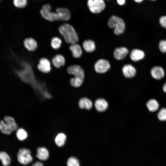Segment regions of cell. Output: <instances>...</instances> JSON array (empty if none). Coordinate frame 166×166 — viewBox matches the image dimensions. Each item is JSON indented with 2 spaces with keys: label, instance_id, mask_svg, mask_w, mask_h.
I'll return each instance as SVG.
<instances>
[{
  "label": "cell",
  "instance_id": "8",
  "mask_svg": "<svg viewBox=\"0 0 166 166\" xmlns=\"http://www.w3.org/2000/svg\"><path fill=\"white\" fill-rule=\"evenodd\" d=\"M37 67L38 69L41 72L45 73H48L51 70L50 62L46 58H42L39 61Z\"/></svg>",
  "mask_w": 166,
  "mask_h": 166
},
{
  "label": "cell",
  "instance_id": "2",
  "mask_svg": "<svg viewBox=\"0 0 166 166\" xmlns=\"http://www.w3.org/2000/svg\"><path fill=\"white\" fill-rule=\"evenodd\" d=\"M108 24L109 27L114 29V32L117 35L123 33L125 29V25L123 20L116 16H113L110 18Z\"/></svg>",
  "mask_w": 166,
  "mask_h": 166
},
{
  "label": "cell",
  "instance_id": "13",
  "mask_svg": "<svg viewBox=\"0 0 166 166\" xmlns=\"http://www.w3.org/2000/svg\"><path fill=\"white\" fill-rule=\"evenodd\" d=\"M128 49L125 47H121L116 48L114 52L115 58L118 60L124 58L128 53Z\"/></svg>",
  "mask_w": 166,
  "mask_h": 166
},
{
  "label": "cell",
  "instance_id": "5",
  "mask_svg": "<svg viewBox=\"0 0 166 166\" xmlns=\"http://www.w3.org/2000/svg\"><path fill=\"white\" fill-rule=\"evenodd\" d=\"M87 5L90 11L94 14L101 13L105 7L103 0H88Z\"/></svg>",
  "mask_w": 166,
  "mask_h": 166
},
{
  "label": "cell",
  "instance_id": "32",
  "mask_svg": "<svg viewBox=\"0 0 166 166\" xmlns=\"http://www.w3.org/2000/svg\"><path fill=\"white\" fill-rule=\"evenodd\" d=\"M159 47L161 52H166V40L161 41L159 42Z\"/></svg>",
  "mask_w": 166,
  "mask_h": 166
},
{
  "label": "cell",
  "instance_id": "39",
  "mask_svg": "<svg viewBox=\"0 0 166 166\" xmlns=\"http://www.w3.org/2000/svg\"></svg>",
  "mask_w": 166,
  "mask_h": 166
},
{
  "label": "cell",
  "instance_id": "33",
  "mask_svg": "<svg viewBox=\"0 0 166 166\" xmlns=\"http://www.w3.org/2000/svg\"><path fill=\"white\" fill-rule=\"evenodd\" d=\"M159 22L162 27L166 29V16H161L160 18Z\"/></svg>",
  "mask_w": 166,
  "mask_h": 166
},
{
  "label": "cell",
  "instance_id": "34",
  "mask_svg": "<svg viewBox=\"0 0 166 166\" xmlns=\"http://www.w3.org/2000/svg\"><path fill=\"white\" fill-rule=\"evenodd\" d=\"M32 166H43V165L42 163L39 162H37L33 164Z\"/></svg>",
  "mask_w": 166,
  "mask_h": 166
},
{
  "label": "cell",
  "instance_id": "10",
  "mask_svg": "<svg viewBox=\"0 0 166 166\" xmlns=\"http://www.w3.org/2000/svg\"><path fill=\"white\" fill-rule=\"evenodd\" d=\"M151 73L152 77L156 80H160L165 75V72L163 68L160 66H155L151 69Z\"/></svg>",
  "mask_w": 166,
  "mask_h": 166
},
{
  "label": "cell",
  "instance_id": "40",
  "mask_svg": "<svg viewBox=\"0 0 166 166\" xmlns=\"http://www.w3.org/2000/svg\"></svg>",
  "mask_w": 166,
  "mask_h": 166
},
{
  "label": "cell",
  "instance_id": "35",
  "mask_svg": "<svg viewBox=\"0 0 166 166\" xmlns=\"http://www.w3.org/2000/svg\"><path fill=\"white\" fill-rule=\"evenodd\" d=\"M117 2L120 5H124L125 2V0H117Z\"/></svg>",
  "mask_w": 166,
  "mask_h": 166
},
{
  "label": "cell",
  "instance_id": "15",
  "mask_svg": "<svg viewBox=\"0 0 166 166\" xmlns=\"http://www.w3.org/2000/svg\"><path fill=\"white\" fill-rule=\"evenodd\" d=\"M24 44L25 48L30 51L35 50L38 46L36 41L31 38L25 39L24 41Z\"/></svg>",
  "mask_w": 166,
  "mask_h": 166
},
{
  "label": "cell",
  "instance_id": "29",
  "mask_svg": "<svg viewBox=\"0 0 166 166\" xmlns=\"http://www.w3.org/2000/svg\"><path fill=\"white\" fill-rule=\"evenodd\" d=\"M13 3L14 6L18 8H23L27 5V0H13Z\"/></svg>",
  "mask_w": 166,
  "mask_h": 166
},
{
  "label": "cell",
  "instance_id": "21",
  "mask_svg": "<svg viewBox=\"0 0 166 166\" xmlns=\"http://www.w3.org/2000/svg\"><path fill=\"white\" fill-rule=\"evenodd\" d=\"M146 105L148 110L151 112L156 111L158 109L159 106L157 101L154 99H151L148 100Z\"/></svg>",
  "mask_w": 166,
  "mask_h": 166
},
{
  "label": "cell",
  "instance_id": "24",
  "mask_svg": "<svg viewBox=\"0 0 166 166\" xmlns=\"http://www.w3.org/2000/svg\"><path fill=\"white\" fill-rule=\"evenodd\" d=\"M4 121L11 128L13 131L16 130L18 125L14 119L10 116H6L4 118Z\"/></svg>",
  "mask_w": 166,
  "mask_h": 166
},
{
  "label": "cell",
  "instance_id": "36",
  "mask_svg": "<svg viewBox=\"0 0 166 166\" xmlns=\"http://www.w3.org/2000/svg\"><path fill=\"white\" fill-rule=\"evenodd\" d=\"M163 89L164 91L166 93V82L164 85Z\"/></svg>",
  "mask_w": 166,
  "mask_h": 166
},
{
  "label": "cell",
  "instance_id": "17",
  "mask_svg": "<svg viewBox=\"0 0 166 166\" xmlns=\"http://www.w3.org/2000/svg\"><path fill=\"white\" fill-rule=\"evenodd\" d=\"M37 157L40 160H45L49 158V153L48 150L45 148H38L37 150Z\"/></svg>",
  "mask_w": 166,
  "mask_h": 166
},
{
  "label": "cell",
  "instance_id": "37",
  "mask_svg": "<svg viewBox=\"0 0 166 166\" xmlns=\"http://www.w3.org/2000/svg\"><path fill=\"white\" fill-rule=\"evenodd\" d=\"M135 2L137 3H140L142 2L143 0H133Z\"/></svg>",
  "mask_w": 166,
  "mask_h": 166
},
{
  "label": "cell",
  "instance_id": "16",
  "mask_svg": "<svg viewBox=\"0 0 166 166\" xmlns=\"http://www.w3.org/2000/svg\"><path fill=\"white\" fill-rule=\"evenodd\" d=\"M69 48L74 57L79 58L81 57L82 54V50L79 45L77 43L72 44Z\"/></svg>",
  "mask_w": 166,
  "mask_h": 166
},
{
  "label": "cell",
  "instance_id": "26",
  "mask_svg": "<svg viewBox=\"0 0 166 166\" xmlns=\"http://www.w3.org/2000/svg\"><path fill=\"white\" fill-rule=\"evenodd\" d=\"M16 134L18 139L21 141L25 140L28 136V134L26 131L22 128L18 129Z\"/></svg>",
  "mask_w": 166,
  "mask_h": 166
},
{
  "label": "cell",
  "instance_id": "9",
  "mask_svg": "<svg viewBox=\"0 0 166 166\" xmlns=\"http://www.w3.org/2000/svg\"><path fill=\"white\" fill-rule=\"evenodd\" d=\"M56 12L57 14L59 21H68L70 18L71 14L69 11L65 8L57 9Z\"/></svg>",
  "mask_w": 166,
  "mask_h": 166
},
{
  "label": "cell",
  "instance_id": "4",
  "mask_svg": "<svg viewBox=\"0 0 166 166\" xmlns=\"http://www.w3.org/2000/svg\"><path fill=\"white\" fill-rule=\"evenodd\" d=\"M40 13L43 18L49 21H59L57 14L56 12L51 11V6L49 4L43 6L40 10Z\"/></svg>",
  "mask_w": 166,
  "mask_h": 166
},
{
  "label": "cell",
  "instance_id": "30",
  "mask_svg": "<svg viewBox=\"0 0 166 166\" xmlns=\"http://www.w3.org/2000/svg\"><path fill=\"white\" fill-rule=\"evenodd\" d=\"M84 80L76 79L72 78L70 80V84L73 87H80L83 84Z\"/></svg>",
  "mask_w": 166,
  "mask_h": 166
},
{
  "label": "cell",
  "instance_id": "38",
  "mask_svg": "<svg viewBox=\"0 0 166 166\" xmlns=\"http://www.w3.org/2000/svg\"><path fill=\"white\" fill-rule=\"evenodd\" d=\"M152 0V1H156V0Z\"/></svg>",
  "mask_w": 166,
  "mask_h": 166
},
{
  "label": "cell",
  "instance_id": "1",
  "mask_svg": "<svg viewBox=\"0 0 166 166\" xmlns=\"http://www.w3.org/2000/svg\"><path fill=\"white\" fill-rule=\"evenodd\" d=\"M59 31L65 41L71 44L77 43L78 41L77 34L73 27L68 23H64L59 26Z\"/></svg>",
  "mask_w": 166,
  "mask_h": 166
},
{
  "label": "cell",
  "instance_id": "27",
  "mask_svg": "<svg viewBox=\"0 0 166 166\" xmlns=\"http://www.w3.org/2000/svg\"><path fill=\"white\" fill-rule=\"evenodd\" d=\"M61 44V41L60 38L57 37L52 38L51 41V45L53 48L55 49H59Z\"/></svg>",
  "mask_w": 166,
  "mask_h": 166
},
{
  "label": "cell",
  "instance_id": "18",
  "mask_svg": "<svg viewBox=\"0 0 166 166\" xmlns=\"http://www.w3.org/2000/svg\"><path fill=\"white\" fill-rule=\"evenodd\" d=\"M78 104L81 109L87 110L90 109L93 106L92 101L86 97H83L79 101Z\"/></svg>",
  "mask_w": 166,
  "mask_h": 166
},
{
  "label": "cell",
  "instance_id": "12",
  "mask_svg": "<svg viewBox=\"0 0 166 166\" xmlns=\"http://www.w3.org/2000/svg\"><path fill=\"white\" fill-rule=\"evenodd\" d=\"M94 105L96 109L99 112L105 111L108 107L107 101L103 98L97 99L95 102Z\"/></svg>",
  "mask_w": 166,
  "mask_h": 166
},
{
  "label": "cell",
  "instance_id": "23",
  "mask_svg": "<svg viewBox=\"0 0 166 166\" xmlns=\"http://www.w3.org/2000/svg\"><path fill=\"white\" fill-rule=\"evenodd\" d=\"M66 139V135L63 133H60L56 136L55 142L58 147H62L65 144Z\"/></svg>",
  "mask_w": 166,
  "mask_h": 166
},
{
  "label": "cell",
  "instance_id": "6",
  "mask_svg": "<svg viewBox=\"0 0 166 166\" xmlns=\"http://www.w3.org/2000/svg\"><path fill=\"white\" fill-rule=\"evenodd\" d=\"M68 73L73 75L74 78L84 80L85 73L83 69L78 65H73L69 66L67 69Z\"/></svg>",
  "mask_w": 166,
  "mask_h": 166
},
{
  "label": "cell",
  "instance_id": "25",
  "mask_svg": "<svg viewBox=\"0 0 166 166\" xmlns=\"http://www.w3.org/2000/svg\"><path fill=\"white\" fill-rule=\"evenodd\" d=\"M0 131L3 134L9 135L13 131L11 128L4 121L0 122Z\"/></svg>",
  "mask_w": 166,
  "mask_h": 166
},
{
  "label": "cell",
  "instance_id": "3",
  "mask_svg": "<svg viewBox=\"0 0 166 166\" xmlns=\"http://www.w3.org/2000/svg\"><path fill=\"white\" fill-rule=\"evenodd\" d=\"M17 159L21 164L26 165L30 164L33 160L30 151L27 148H20L18 153Z\"/></svg>",
  "mask_w": 166,
  "mask_h": 166
},
{
  "label": "cell",
  "instance_id": "11",
  "mask_svg": "<svg viewBox=\"0 0 166 166\" xmlns=\"http://www.w3.org/2000/svg\"><path fill=\"white\" fill-rule=\"evenodd\" d=\"M122 70L124 76L126 78H132L135 76L136 73L135 68L130 64L124 65Z\"/></svg>",
  "mask_w": 166,
  "mask_h": 166
},
{
  "label": "cell",
  "instance_id": "20",
  "mask_svg": "<svg viewBox=\"0 0 166 166\" xmlns=\"http://www.w3.org/2000/svg\"><path fill=\"white\" fill-rule=\"evenodd\" d=\"M83 46L84 49L88 52H93L95 49V44L92 40H88L85 41L83 43Z\"/></svg>",
  "mask_w": 166,
  "mask_h": 166
},
{
  "label": "cell",
  "instance_id": "31",
  "mask_svg": "<svg viewBox=\"0 0 166 166\" xmlns=\"http://www.w3.org/2000/svg\"><path fill=\"white\" fill-rule=\"evenodd\" d=\"M157 117L160 121L166 120V108H163L160 109L157 114Z\"/></svg>",
  "mask_w": 166,
  "mask_h": 166
},
{
  "label": "cell",
  "instance_id": "22",
  "mask_svg": "<svg viewBox=\"0 0 166 166\" xmlns=\"http://www.w3.org/2000/svg\"><path fill=\"white\" fill-rule=\"evenodd\" d=\"M0 160L3 166H9L11 162L10 156L6 152L4 151L0 152Z\"/></svg>",
  "mask_w": 166,
  "mask_h": 166
},
{
  "label": "cell",
  "instance_id": "14",
  "mask_svg": "<svg viewBox=\"0 0 166 166\" xmlns=\"http://www.w3.org/2000/svg\"><path fill=\"white\" fill-rule=\"evenodd\" d=\"M144 56V52L142 50L138 49H133L130 54L131 59L134 61H137L142 60Z\"/></svg>",
  "mask_w": 166,
  "mask_h": 166
},
{
  "label": "cell",
  "instance_id": "7",
  "mask_svg": "<svg viewBox=\"0 0 166 166\" xmlns=\"http://www.w3.org/2000/svg\"><path fill=\"white\" fill-rule=\"evenodd\" d=\"M109 62L106 60L101 59L95 64L94 68L96 71L99 73H104L107 72L110 68Z\"/></svg>",
  "mask_w": 166,
  "mask_h": 166
},
{
  "label": "cell",
  "instance_id": "19",
  "mask_svg": "<svg viewBox=\"0 0 166 166\" xmlns=\"http://www.w3.org/2000/svg\"><path fill=\"white\" fill-rule=\"evenodd\" d=\"M52 62L55 67L59 68L64 65L65 63V59L62 55L57 54L53 57Z\"/></svg>",
  "mask_w": 166,
  "mask_h": 166
},
{
  "label": "cell",
  "instance_id": "28",
  "mask_svg": "<svg viewBox=\"0 0 166 166\" xmlns=\"http://www.w3.org/2000/svg\"><path fill=\"white\" fill-rule=\"evenodd\" d=\"M67 166H80L79 161L74 157H70L67 161Z\"/></svg>",
  "mask_w": 166,
  "mask_h": 166
}]
</instances>
